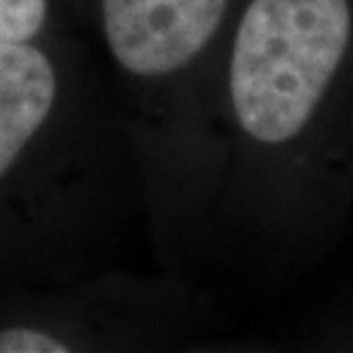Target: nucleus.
Instances as JSON below:
<instances>
[{
  "label": "nucleus",
  "instance_id": "nucleus-1",
  "mask_svg": "<svg viewBox=\"0 0 353 353\" xmlns=\"http://www.w3.org/2000/svg\"><path fill=\"white\" fill-rule=\"evenodd\" d=\"M351 32L349 0H252L230 62L239 126L264 145L299 136L326 97Z\"/></svg>",
  "mask_w": 353,
  "mask_h": 353
},
{
  "label": "nucleus",
  "instance_id": "nucleus-2",
  "mask_svg": "<svg viewBox=\"0 0 353 353\" xmlns=\"http://www.w3.org/2000/svg\"><path fill=\"white\" fill-rule=\"evenodd\" d=\"M108 48L133 76L172 74L209 44L228 0H101Z\"/></svg>",
  "mask_w": 353,
  "mask_h": 353
},
{
  "label": "nucleus",
  "instance_id": "nucleus-3",
  "mask_svg": "<svg viewBox=\"0 0 353 353\" xmlns=\"http://www.w3.org/2000/svg\"><path fill=\"white\" fill-rule=\"evenodd\" d=\"M55 101V72L28 41H0V176L46 122Z\"/></svg>",
  "mask_w": 353,
  "mask_h": 353
},
{
  "label": "nucleus",
  "instance_id": "nucleus-4",
  "mask_svg": "<svg viewBox=\"0 0 353 353\" xmlns=\"http://www.w3.org/2000/svg\"><path fill=\"white\" fill-rule=\"evenodd\" d=\"M46 21V0H0V41H30Z\"/></svg>",
  "mask_w": 353,
  "mask_h": 353
},
{
  "label": "nucleus",
  "instance_id": "nucleus-5",
  "mask_svg": "<svg viewBox=\"0 0 353 353\" xmlns=\"http://www.w3.org/2000/svg\"><path fill=\"white\" fill-rule=\"evenodd\" d=\"M69 347L37 328L14 326L0 330V353H67Z\"/></svg>",
  "mask_w": 353,
  "mask_h": 353
}]
</instances>
